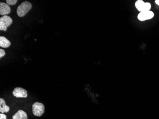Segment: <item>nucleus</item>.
Wrapping results in <instances>:
<instances>
[{
    "instance_id": "14",
    "label": "nucleus",
    "mask_w": 159,
    "mask_h": 119,
    "mask_svg": "<svg viewBox=\"0 0 159 119\" xmlns=\"http://www.w3.org/2000/svg\"><path fill=\"white\" fill-rule=\"evenodd\" d=\"M155 3L159 6V0H156L155 1Z\"/></svg>"
},
{
    "instance_id": "3",
    "label": "nucleus",
    "mask_w": 159,
    "mask_h": 119,
    "mask_svg": "<svg viewBox=\"0 0 159 119\" xmlns=\"http://www.w3.org/2000/svg\"><path fill=\"white\" fill-rule=\"evenodd\" d=\"M12 19L9 16H3L0 18V30L7 31V28L12 24Z\"/></svg>"
},
{
    "instance_id": "8",
    "label": "nucleus",
    "mask_w": 159,
    "mask_h": 119,
    "mask_svg": "<svg viewBox=\"0 0 159 119\" xmlns=\"http://www.w3.org/2000/svg\"><path fill=\"white\" fill-rule=\"evenodd\" d=\"M27 113L23 110H19L12 116V119H27Z\"/></svg>"
},
{
    "instance_id": "7",
    "label": "nucleus",
    "mask_w": 159,
    "mask_h": 119,
    "mask_svg": "<svg viewBox=\"0 0 159 119\" xmlns=\"http://www.w3.org/2000/svg\"><path fill=\"white\" fill-rule=\"evenodd\" d=\"M11 8L7 3L3 2H0V14L2 16H7L10 13Z\"/></svg>"
},
{
    "instance_id": "1",
    "label": "nucleus",
    "mask_w": 159,
    "mask_h": 119,
    "mask_svg": "<svg viewBox=\"0 0 159 119\" xmlns=\"http://www.w3.org/2000/svg\"><path fill=\"white\" fill-rule=\"evenodd\" d=\"M32 8V4L31 2L25 1L19 5L17 9V14L20 17H22L31 10Z\"/></svg>"
},
{
    "instance_id": "12",
    "label": "nucleus",
    "mask_w": 159,
    "mask_h": 119,
    "mask_svg": "<svg viewBox=\"0 0 159 119\" xmlns=\"http://www.w3.org/2000/svg\"><path fill=\"white\" fill-rule=\"evenodd\" d=\"M5 52L3 49H0V58H1L5 56Z\"/></svg>"
},
{
    "instance_id": "2",
    "label": "nucleus",
    "mask_w": 159,
    "mask_h": 119,
    "mask_svg": "<svg viewBox=\"0 0 159 119\" xmlns=\"http://www.w3.org/2000/svg\"><path fill=\"white\" fill-rule=\"evenodd\" d=\"M33 113L34 116L40 117L42 116L44 112L45 107L44 105L42 103L39 102H35L33 104L32 106Z\"/></svg>"
},
{
    "instance_id": "11",
    "label": "nucleus",
    "mask_w": 159,
    "mask_h": 119,
    "mask_svg": "<svg viewBox=\"0 0 159 119\" xmlns=\"http://www.w3.org/2000/svg\"><path fill=\"white\" fill-rule=\"evenodd\" d=\"M17 0H7L6 2L9 5H15L17 2Z\"/></svg>"
},
{
    "instance_id": "13",
    "label": "nucleus",
    "mask_w": 159,
    "mask_h": 119,
    "mask_svg": "<svg viewBox=\"0 0 159 119\" xmlns=\"http://www.w3.org/2000/svg\"><path fill=\"white\" fill-rule=\"evenodd\" d=\"M6 115L5 114H3V113H1L0 114V119H6Z\"/></svg>"
},
{
    "instance_id": "5",
    "label": "nucleus",
    "mask_w": 159,
    "mask_h": 119,
    "mask_svg": "<svg viewBox=\"0 0 159 119\" xmlns=\"http://www.w3.org/2000/svg\"><path fill=\"white\" fill-rule=\"evenodd\" d=\"M12 94L14 97L17 98H26L28 96L26 90L20 87H17L14 89Z\"/></svg>"
},
{
    "instance_id": "9",
    "label": "nucleus",
    "mask_w": 159,
    "mask_h": 119,
    "mask_svg": "<svg viewBox=\"0 0 159 119\" xmlns=\"http://www.w3.org/2000/svg\"><path fill=\"white\" fill-rule=\"evenodd\" d=\"M11 45V43L6 37L4 36L0 37V46L3 48H8Z\"/></svg>"
},
{
    "instance_id": "4",
    "label": "nucleus",
    "mask_w": 159,
    "mask_h": 119,
    "mask_svg": "<svg viewBox=\"0 0 159 119\" xmlns=\"http://www.w3.org/2000/svg\"><path fill=\"white\" fill-rule=\"evenodd\" d=\"M135 6L140 12L150 11L151 8V3L144 2L142 0L137 1L135 3Z\"/></svg>"
},
{
    "instance_id": "10",
    "label": "nucleus",
    "mask_w": 159,
    "mask_h": 119,
    "mask_svg": "<svg viewBox=\"0 0 159 119\" xmlns=\"http://www.w3.org/2000/svg\"><path fill=\"white\" fill-rule=\"evenodd\" d=\"M10 110V107L6 105L5 101L2 98L0 99V112L1 113L8 112Z\"/></svg>"
},
{
    "instance_id": "6",
    "label": "nucleus",
    "mask_w": 159,
    "mask_h": 119,
    "mask_svg": "<svg viewBox=\"0 0 159 119\" xmlns=\"http://www.w3.org/2000/svg\"><path fill=\"white\" fill-rule=\"evenodd\" d=\"M154 13L152 11H148L140 12L138 14L137 17L141 21H144L152 18L154 17Z\"/></svg>"
}]
</instances>
